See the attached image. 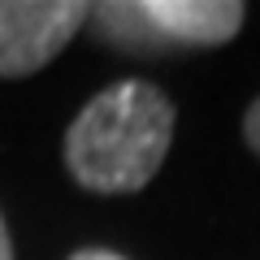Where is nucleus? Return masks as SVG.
<instances>
[{"label":"nucleus","mask_w":260,"mask_h":260,"mask_svg":"<svg viewBox=\"0 0 260 260\" xmlns=\"http://www.w3.org/2000/svg\"><path fill=\"white\" fill-rule=\"evenodd\" d=\"M174 139V104L160 87L126 78L87 100L65 130V169L78 186L130 195L156 178Z\"/></svg>","instance_id":"nucleus-1"},{"label":"nucleus","mask_w":260,"mask_h":260,"mask_svg":"<svg viewBox=\"0 0 260 260\" xmlns=\"http://www.w3.org/2000/svg\"><path fill=\"white\" fill-rule=\"evenodd\" d=\"M87 18L83 0H0V78L44 70Z\"/></svg>","instance_id":"nucleus-2"},{"label":"nucleus","mask_w":260,"mask_h":260,"mask_svg":"<svg viewBox=\"0 0 260 260\" xmlns=\"http://www.w3.org/2000/svg\"><path fill=\"white\" fill-rule=\"evenodd\" d=\"M143 18L160 39L191 44V48H217L239 35L247 9L239 0H148Z\"/></svg>","instance_id":"nucleus-3"},{"label":"nucleus","mask_w":260,"mask_h":260,"mask_svg":"<svg viewBox=\"0 0 260 260\" xmlns=\"http://www.w3.org/2000/svg\"><path fill=\"white\" fill-rule=\"evenodd\" d=\"M243 139L251 143V152H260V100L247 109V117H243Z\"/></svg>","instance_id":"nucleus-4"},{"label":"nucleus","mask_w":260,"mask_h":260,"mask_svg":"<svg viewBox=\"0 0 260 260\" xmlns=\"http://www.w3.org/2000/svg\"><path fill=\"white\" fill-rule=\"evenodd\" d=\"M70 260H126V256H117V251H104V247H87V251H74Z\"/></svg>","instance_id":"nucleus-5"},{"label":"nucleus","mask_w":260,"mask_h":260,"mask_svg":"<svg viewBox=\"0 0 260 260\" xmlns=\"http://www.w3.org/2000/svg\"><path fill=\"white\" fill-rule=\"evenodd\" d=\"M0 260H13V243H9V225L0 217Z\"/></svg>","instance_id":"nucleus-6"}]
</instances>
